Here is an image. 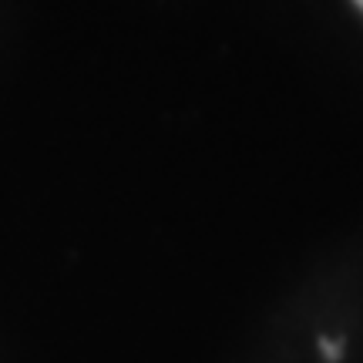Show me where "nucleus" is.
Returning <instances> with one entry per match:
<instances>
[{
    "mask_svg": "<svg viewBox=\"0 0 363 363\" xmlns=\"http://www.w3.org/2000/svg\"><path fill=\"white\" fill-rule=\"evenodd\" d=\"M353 4H357V7H360V11H363V0H353Z\"/></svg>",
    "mask_w": 363,
    "mask_h": 363,
    "instance_id": "2",
    "label": "nucleus"
},
{
    "mask_svg": "<svg viewBox=\"0 0 363 363\" xmlns=\"http://www.w3.org/2000/svg\"><path fill=\"white\" fill-rule=\"evenodd\" d=\"M320 350H323L330 360H340V343L337 340H323V343H320Z\"/></svg>",
    "mask_w": 363,
    "mask_h": 363,
    "instance_id": "1",
    "label": "nucleus"
}]
</instances>
